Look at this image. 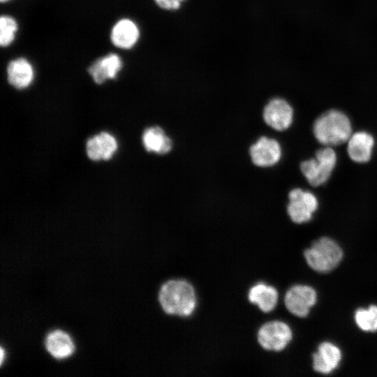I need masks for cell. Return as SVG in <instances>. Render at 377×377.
Segmentation results:
<instances>
[{"label":"cell","instance_id":"obj_1","mask_svg":"<svg viewBox=\"0 0 377 377\" xmlns=\"http://www.w3.org/2000/svg\"><path fill=\"white\" fill-rule=\"evenodd\" d=\"M158 298L163 311L171 316H189L194 312L197 304L193 286L181 279L165 282L160 288Z\"/></svg>","mask_w":377,"mask_h":377},{"label":"cell","instance_id":"obj_4","mask_svg":"<svg viewBox=\"0 0 377 377\" xmlns=\"http://www.w3.org/2000/svg\"><path fill=\"white\" fill-rule=\"evenodd\" d=\"M337 160V154L332 147L325 146L316 151L314 158L302 161L300 170L311 186H318L328 180Z\"/></svg>","mask_w":377,"mask_h":377},{"label":"cell","instance_id":"obj_7","mask_svg":"<svg viewBox=\"0 0 377 377\" xmlns=\"http://www.w3.org/2000/svg\"><path fill=\"white\" fill-rule=\"evenodd\" d=\"M317 295L315 290L306 285H295L286 293L284 302L286 309L293 315L306 317L316 304Z\"/></svg>","mask_w":377,"mask_h":377},{"label":"cell","instance_id":"obj_2","mask_svg":"<svg viewBox=\"0 0 377 377\" xmlns=\"http://www.w3.org/2000/svg\"><path fill=\"white\" fill-rule=\"evenodd\" d=\"M313 133L323 146H337L348 141L352 134V126L345 113L338 110H330L316 119Z\"/></svg>","mask_w":377,"mask_h":377},{"label":"cell","instance_id":"obj_8","mask_svg":"<svg viewBox=\"0 0 377 377\" xmlns=\"http://www.w3.org/2000/svg\"><path fill=\"white\" fill-rule=\"evenodd\" d=\"M294 112L290 104L283 98H274L264 107L263 118L265 123L277 131L288 129L293 121Z\"/></svg>","mask_w":377,"mask_h":377},{"label":"cell","instance_id":"obj_11","mask_svg":"<svg viewBox=\"0 0 377 377\" xmlns=\"http://www.w3.org/2000/svg\"><path fill=\"white\" fill-rule=\"evenodd\" d=\"M122 66L120 56L111 52L95 60L87 71L94 82L101 84L108 80L115 79Z\"/></svg>","mask_w":377,"mask_h":377},{"label":"cell","instance_id":"obj_15","mask_svg":"<svg viewBox=\"0 0 377 377\" xmlns=\"http://www.w3.org/2000/svg\"><path fill=\"white\" fill-rule=\"evenodd\" d=\"M117 149L116 139L107 132H102L90 138L86 145L87 156L93 161L109 160Z\"/></svg>","mask_w":377,"mask_h":377},{"label":"cell","instance_id":"obj_13","mask_svg":"<svg viewBox=\"0 0 377 377\" xmlns=\"http://www.w3.org/2000/svg\"><path fill=\"white\" fill-rule=\"evenodd\" d=\"M374 146V137L366 131L352 133L347 141V152L350 158L359 163L368 162Z\"/></svg>","mask_w":377,"mask_h":377},{"label":"cell","instance_id":"obj_14","mask_svg":"<svg viewBox=\"0 0 377 377\" xmlns=\"http://www.w3.org/2000/svg\"><path fill=\"white\" fill-rule=\"evenodd\" d=\"M341 360L340 349L330 342H323L313 355V367L318 373L328 374L339 366Z\"/></svg>","mask_w":377,"mask_h":377},{"label":"cell","instance_id":"obj_22","mask_svg":"<svg viewBox=\"0 0 377 377\" xmlns=\"http://www.w3.org/2000/svg\"><path fill=\"white\" fill-rule=\"evenodd\" d=\"M3 361V350L1 348V364H2Z\"/></svg>","mask_w":377,"mask_h":377},{"label":"cell","instance_id":"obj_12","mask_svg":"<svg viewBox=\"0 0 377 377\" xmlns=\"http://www.w3.org/2000/svg\"><path fill=\"white\" fill-rule=\"evenodd\" d=\"M6 74L8 83L17 89L30 86L35 76L33 65L24 57L10 61L6 67Z\"/></svg>","mask_w":377,"mask_h":377},{"label":"cell","instance_id":"obj_9","mask_svg":"<svg viewBox=\"0 0 377 377\" xmlns=\"http://www.w3.org/2000/svg\"><path fill=\"white\" fill-rule=\"evenodd\" d=\"M249 153L253 164L259 168L276 165L282 154L279 142L267 136H261L251 145Z\"/></svg>","mask_w":377,"mask_h":377},{"label":"cell","instance_id":"obj_23","mask_svg":"<svg viewBox=\"0 0 377 377\" xmlns=\"http://www.w3.org/2000/svg\"><path fill=\"white\" fill-rule=\"evenodd\" d=\"M1 3H6L10 1V0H0Z\"/></svg>","mask_w":377,"mask_h":377},{"label":"cell","instance_id":"obj_20","mask_svg":"<svg viewBox=\"0 0 377 377\" xmlns=\"http://www.w3.org/2000/svg\"><path fill=\"white\" fill-rule=\"evenodd\" d=\"M18 30L17 20L8 15H2L0 17V45L3 47L10 45Z\"/></svg>","mask_w":377,"mask_h":377},{"label":"cell","instance_id":"obj_18","mask_svg":"<svg viewBox=\"0 0 377 377\" xmlns=\"http://www.w3.org/2000/svg\"><path fill=\"white\" fill-rule=\"evenodd\" d=\"M47 351L57 359L69 357L74 351V344L68 334L61 330L50 332L45 340Z\"/></svg>","mask_w":377,"mask_h":377},{"label":"cell","instance_id":"obj_17","mask_svg":"<svg viewBox=\"0 0 377 377\" xmlns=\"http://www.w3.org/2000/svg\"><path fill=\"white\" fill-rule=\"evenodd\" d=\"M142 141L145 149L147 151L158 154L169 153L173 146L172 139L158 126L146 128L142 133Z\"/></svg>","mask_w":377,"mask_h":377},{"label":"cell","instance_id":"obj_21","mask_svg":"<svg viewBox=\"0 0 377 377\" xmlns=\"http://www.w3.org/2000/svg\"><path fill=\"white\" fill-rule=\"evenodd\" d=\"M184 1L185 0H154L158 7L168 10L178 9Z\"/></svg>","mask_w":377,"mask_h":377},{"label":"cell","instance_id":"obj_6","mask_svg":"<svg viewBox=\"0 0 377 377\" xmlns=\"http://www.w3.org/2000/svg\"><path fill=\"white\" fill-rule=\"evenodd\" d=\"M318 207L317 198L309 191L295 188L288 193L287 213L291 221L295 223L309 221Z\"/></svg>","mask_w":377,"mask_h":377},{"label":"cell","instance_id":"obj_10","mask_svg":"<svg viewBox=\"0 0 377 377\" xmlns=\"http://www.w3.org/2000/svg\"><path fill=\"white\" fill-rule=\"evenodd\" d=\"M140 31L138 24L131 19L124 17L112 26L110 38L112 45L121 50H130L138 43Z\"/></svg>","mask_w":377,"mask_h":377},{"label":"cell","instance_id":"obj_16","mask_svg":"<svg viewBox=\"0 0 377 377\" xmlns=\"http://www.w3.org/2000/svg\"><path fill=\"white\" fill-rule=\"evenodd\" d=\"M248 300L258 306L263 313H269L276 307L279 294L272 286L259 282L251 286L247 295Z\"/></svg>","mask_w":377,"mask_h":377},{"label":"cell","instance_id":"obj_5","mask_svg":"<svg viewBox=\"0 0 377 377\" xmlns=\"http://www.w3.org/2000/svg\"><path fill=\"white\" fill-rule=\"evenodd\" d=\"M293 333L284 322L272 320L264 323L258 330L257 340L259 345L268 351L279 352L290 342Z\"/></svg>","mask_w":377,"mask_h":377},{"label":"cell","instance_id":"obj_3","mask_svg":"<svg viewBox=\"0 0 377 377\" xmlns=\"http://www.w3.org/2000/svg\"><path fill=\"white\" fill-rule=\"evenodd\" d=\"M304 258L313 270L325 273L334 269L341 262L343 251L339 244L329 237H321L305 250Z\"/></svg>","mask_w":377,"mask_h":377},{"label":"cell","instance_id":"obj_19","mask_svg":"<svg viewBox=\"0 0 377 377\" xmlns=\"http://www.w3.org/2000/svg\"><path fill=\"white\" fill-rule=\"evenodd\" d=\"M355 321L360 329L365 332L377 331V305L367 309H358L355 313Z\"/></svg>","mask_w":377,"mask_h":377}]
</instances>
